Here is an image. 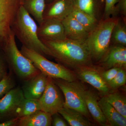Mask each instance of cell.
Instances as JSON below:
<instances>
[{
  "label": "cell",
  "instance_id": "31",
  "mask_svg": "<svg viewBox=\"0 0 126 126\" xmlns=\"http://www.w3.org/2000/svg\"><path fill=\"white\" fill-rule=\"evenodd\" d=\"M9 66L3 52L0 50V81L8 73Z\"/></svg>",
  "mask_w": 126,
  "mask_h": 126
},
{
  "label": "cell",
  "instance_id": "15",
  "mask_svg": "<svg viewBox=\"0 0 126 126\" xmlns=\"http://www.w3.org/2000/svg\"><path fill=\"white\" fill-rule=\"evenodd\" d=\"M65 36L68 38L84 43L89 32L70 14L62 20Z\"/></svg>",
  "mask_w": 126,
  "mask_h": 126
},
{
  "label": "cell",
  "instance_id": "23",
  "mask_svg": "<svg viewBox=\"0 0 126 126\" xmlns=\"http://www.w3.org/2000/svg\"><path fill=\"white\" fill-rule=\"evenodd\" d=\"M111 42L114 45L126 46V25L125 19L123 20L118 18L112 32Z\"/></svg>",
  "mask_w": 126,
  "mask_h": 126
},
{
  "label": "cell",
  "instance_id": "34",
  "mask_svg": "<svg viewBox=\"0 0 126 126\" xmlns=\"http://www.w3.org/2000/svg\"><path fill=\"white\" fill-rule=\"evenodd\" d=\"M53 0H46V4L49 3V2H51Z\"/></svg>",
  "mask_w": 126,
  "mask_h": 126
},
{
  "label": "cell",
  "instance_id": "6",
  "mask_svg": "<svg viewBox=\"0 0 126 126\" xmlns=\"http://www.w3.org/2000/svg\"><path fill=\"white\" fill-rule=\"evenodd\" d=\"M53 79L64 97L63 107L78 111L89 120L90 115L84 99L86 89L82 84L77 80L70 82L59 79Z\"/></svg>",
  "mask_w": 126,
  "mask_h": 126
},
{
  "label": "cell",
  "instance_id": "7",
  "mask_svg": "<svg viewBox=\"0 0 126 126\" xmlns=\"http://www.w3.org/2000/svg\"><path fill=\"white\" fill-rule=\"evenodd\" d=\"M23 0H0V50L9 41L11 27Z\"/></svg>",
  "mask_w": 126,
  "mask_h": 126
},
{
  "label": "cell",
  "instance_id": "29",
  "mask_svg": "<svg viewBox=\"0 0 126 126\" xmlns=\"http://www.w3.org/2000/svg\"><path fill=\"white\" fill-rule=\"evenodd\" d=\"M120 69L121 68H112L100 73L102 78L107 84L115 78Z\"/></svg>",
  "mask_w": 126,
  "mask_h": 126
},
{
  "label": "cell",
  "instance_id": "2",
  "mask_svg": "<svg viewBox=\"0 0 126 126\" xmlns=\"http://www.w3.org/2000/svg\"><path fill=\"white\" fill-rule=\"evenodd\" d=\"M38 26L23 5L17 12L11 30L23 46L43 56L53 58L52 53L42 42L37 34Z\"/></svg>",
  "mask_w": 126,
  "mask_h": 126
},
{
  "label": "cell",
  "instance_id": "20",
  "mask_svg": "<svg viewBox=\"0 0 126 126\" xmlns=\"http://www.w3.org/2000/svg\"><path fill=\"white\" fill-rule=\"evenodd\" d=\"M58 113L69 126H90L93 125L81 113L74 109L63 107Z\"/></svg>",
  "mask_w": 126,
  "mask_h": 126
},
{
  "label": "cell",
  "instance_id": "28",
  "mask_svg": "<svg viewBox=\"0 0 126 126\" xmlns=\"http://www.w3.org/2000/svg\"><path fill=\"white\" fill-rule=\"evenodd\" d=\"M104 10L102 19H107L112 16L118 0H104Z\"/></svg>",
  "mask_w": 126,
  "mask_h": 126
},
{
  "label": "cell",
  "instance_id": "19",
  "mask_svg": "<svg viewBox=\"0 0 126 126\" xmlns=\"http://www.w3.org/2000/svg\"><path fill=\"white\" fill-rule=\"evenodd\" d=\"M52 115L39 110L31 115L19 118L18 126H52Z\"/></svg>",
  "mask_w": 126,
  "mask_h": 126
},
{
  "label": "cell",
  "instance_id": "32",
  "mask_svg": "<svg viewBox=\"0 0 126 126\" xmlns=\"http://www.w3.org/2000/svg\"><path fill=\"white\" fill-rule=\"evenodd\" d=\"M68 124L59 115V113L52 115V126H67Z\"/></svg>",
  "mask_w": 126,
  "mask_h": 126
},
{
  "label": "cell",
  "instance_id": "26",
  "mask_svg": "<svg viewBox=\"0 0 126 126\" xmlns=\"http://www.w3.org/2000/svg\"><path fill=\"white\" fill-rule=\"evenodd\" d=\"M13 74L12 71L9 70L8 73L0 81V99L16 87V82Z\"/></svg>",
  "mask_w": 126,
  "mask_h": 126
},
{
  "label": "cell",
  "instance_id": "17",
  "mask_svg": "<svg viewBox=\"0 0 126 126\" xmlns=\"http://www.w3.org/2000/svg\"><path fill=\"white\" fill-rule=\"evenodd\" d=\"M84 99L88 111L94 121L100 126H108L94 93L86 89Z\"/></svg>",
  "mask_w": 126,
  "mask_h": 126
},
{
  "label": "cell",
  "instance_id": "22",
  "mask_svg": "<svg viewBox=\"0 0 126 126\" xmlns=\"http://www.w3.org/2000/svg\"><path fill=\"white\" fill-rule=\"evenodd\" d=\"M71 15L89 33L96 26L99 21L90 15L74 7Z\"/></svg>",
  "mask_w": 126,
  "mask_h": 126
},
{
  "label": "cell",
  "instance_id": "30",
  "mask_svg": "<svg viewBox=\"0 0 126 126\" xmlns=\"http://www.w3.org/2000/svg\"><path fill=\"white\" fill-rule=\"evenodd\" d=\"M119 14H121L124 18H126V0H118L115 6L112 17H117Z\"/></svg>",
  "mask_w": 126,
  "mask_h": 126
},
{
  "label": "cell",
  "instance_id": "4",
  "mask_svg": "<svg viewBox=\"0 0 126 126\" xmlns=\"http://www.w3.org/2000/svg\"><path fill=\"white\" fill-rule=\"evenodd\" d=\"M15 36L11 31L7 44L2 50L11 70L18 78L24 81L29 79L40 72L30 60L26 57L18 49Z\"/></svg>",
  "mask_w": 126,
  "mask_h": 126
},
{
  "label": "cell",
  "instance_id": "27",
  "mask_svg": "<svg viewBox=\"0 0 126 126\" xmlns=\"http://www.w3.org/2000/svg\"><path fill=\"white\" fill-rule=\"evenodd\" d=\"M126 82V69L121 68L115 78L108 84L110 89H115L124 85Z\"/></svg>",
  "mask_w": 126,
  "mask_h": 126
},
{
  "label": "cell",
  "instance_id": "11",
  "mask_svg": "<svg viewBox=\"0 0 126 126\" xmlns=\"http://www.w3.org/2000/svg\"><path fill=\"white\" fill-rule=\"evenodd\" d=\"M37 34L41 40H56L66 38L62 21L55 19L44 20L38 26Z\"/></svg>",
  "mask_w": 126,
  "mask_h": 126
},
{
  "label": "cell",
  "instance_id": "24",
  "mask_svg": "<svg viewBox=\"0 0 126 126\" xmlns=\"http://www.w3.org/2000/svg\"><path fill=\"white\" fill-rule=\"evenodd\" d=\"M40 110L39 99L25 98L19 106L16 116L19 118L24 117Z\"/></svg>",
  "mask_w": 126,
  "mask_h": 126
},
{
  "label": "cell",
  "instance_id": "14",
  "mask_svg": "<svg viewBox=\"0 0 126 126\" xmlns=\"http://www.w3.org/2000/svg\"><path fill=\"white\" fill-rule=\"evenodd\" d=\"M73 7L72 0H53L46 4L43 19H55L62 21L71 14Z\"/></svg>",
  "mask_w": 126,
  "mask_h": 126
},
{
  "label": "cell",
  "instance_id": "25",
  "mask_svg": "<svg viewBox=\"0 0 126 126\" xmlns=\"http://www.w3.org/2000/svg\"><path fill=\"white\" fill-rule=\"evenodd\" d=\"M104 97L109 103L126 118V99L124 95L118 93H108Z\"/></svg>",
  "mask_w": 126,
  "mask_h": 126
},
{
  "label": "cell",
  "instance_id": "3",
  "mask_svg": "<svg viewBox=\"0 0 126 126\" xmlns=\"http://www.w3.org/2000/svg\"><path fill=\"white\" fill-rule=\"evenodd\" d=\"M118 19L112 16L101 19L89 33L84 43L92 60L100 61L108 50L111 43L112 32Z\"/></svg>",
  "mask_w": 126,
  "mask_h": 126
},
{
  "label": "cell",
  "instance_id": "13",
  "mask_svg": "<svg viewBox=\"0 0 126 126\" xmlns=\"http://www.w3.org/2000/svg\"><path fill=\"white\" fill-rule=\"evenodd\" d=\"M48 77L41 72L23 81L21 89L25 98L38 99L45 90Z\"/></svg>",
  "mask_w": 126,
  "mask_h": 126
},
{
  "label": "cell",
  "instance_id": "12",
  "mask_svg": "<svg viewBox=\"0 0 126 126\" xmlns=\"http://www.w3.org/2000/svg\"><path fill=\"white\" fill-rule=\"evenodd\" d=\"M100 61L102 67L106 70L114 67L126 69V46L118 45L110 46Z\"/></svg>",
  "mask_w": 126,
  "mask_h": 126
},
{
  "label": "cell",
  "instance_id": "9",
  "mask_svg": "<svg viewBox=\"0 0 126 126\" xmlns=\"http://www.w3.org/2000/svg\"><path fill=\"white\" fill-rule=\"evenodd\" d=\"M21 88L15 87L0 99V123L17 117V110L25 99Z\"/></svg>",
  "mask_w": 126,
  "mask_h": 126
},
{
  "label": "cell",
  "instance_id": "8",
  "mask_svg": "<svg viewBox=\"0 0 126 126\" xmlns=\"http://www.w3.org/2000/svg\"><path fill=\"white\" fill-rule=\"evenodd\" d=\"M63 93L52 78L48 77L47 86L39 99L41 110L53 115L58 113L63 107Z\"/></svg>",
  "mask_w": 126,
  "mask_h": 126
},
{
  "label": "cell",
  "instance_id": "18",
  "mask_svg": "<svg viewBox=\"0 0 126 126\" xmlns=\"http://www.w3.org/2000/svg\"><path fill=\"white\" fill-rule=\"evenodd\" d=\"M98 102L109 126H126V118L119 113L109 103L104 97L99 99Z\"/></svg>",
  "mask_w": 126,
  "mask_h": 126
},
{
  "label": "cell",
  "instance_id": "21",
  "mask_svg": "<svg viewBox=\"0 0 126 126\" xmlns=\"http://www.w3.org/2000/svg\"><path fill=\"white\" fill-rule=\"evenodd\" d=\"M46 0H23L22 5L27 12L38 22H42Z\"/></svg>",
  "mask_w": 126,
  "mask_h": 126
},
{
  "label": "cell",
  "instance_id": "1",
  "mask_svg": "<svg viewBox=\"0 0 126 126\" xmlns=\"http://www.w3.org/2000/svg\"><path fill=\"white\" fill-rule=\"evenodd\" d=\"M41 41L50 50L53 58L67 67L75 69L81 66L92 65L91 55L84 43L67 38Z\"/></svg>",
  "mask_w": 126,
  "mask_h": 126
},
{
  "label": "cell",
  "instance_id": "5",
  "mask_svg": "<svg viewBox=\"0 0 126 126\" xmlns=\"http://www.w3.org/2000/svg\"><path fill=\"white\" fill-rule=\"evenodd\" d=\"M21 52L33 63L37 69L47 77L68 81L77 80L75 73L61 64L49 61L45 56L22 46Z\"/></svg>",
  "mask_w": 126,
  "mask_h": 126
},
{
  "label": "cell",
  "instance_id": "10",
  "mask_svg": "<svg viewBox=\"0 0 126 126\" xmlns=\"http://www.w3.org/2000/svg\"><path fill=\"white\" fill-rule=\"evenodd\" d=\"M74 69L77 78L89 84L102 94L106 95L109 93L110 88L97 68L92 65L81 66Z\"/></svg>",
  "mask_w": 126,
  "mask_h": 126
},
{
  "label": "cell",
  "instance_id": "16",
  "mask_svg": "<svg viewBox=\"0 0 126 126\" xmlns=\"http://www.w3.org/2000/svg\"><path fill=\"white\" fill-rule=\"evenodd\" d=\"M74 7L100 20L104 10V0H72Z\"/></svg>",
  "mask_w": 126,
  "mask_h": 126
},
{
  "label": "cell",
  "instance_id": "33",
  "mask_svg": "<svg viewBox=\"0 0 126 126\" xmlns=\"http://www.w3.org/2000/svg\"><path fill=\"white\" fill-rule=\"evenodd\" d=\"M19 118L16 117L0 123V126H18Z\"/></svg>",
  "mask_w": 126,
  "mask_h": 126
}]
</instances>
